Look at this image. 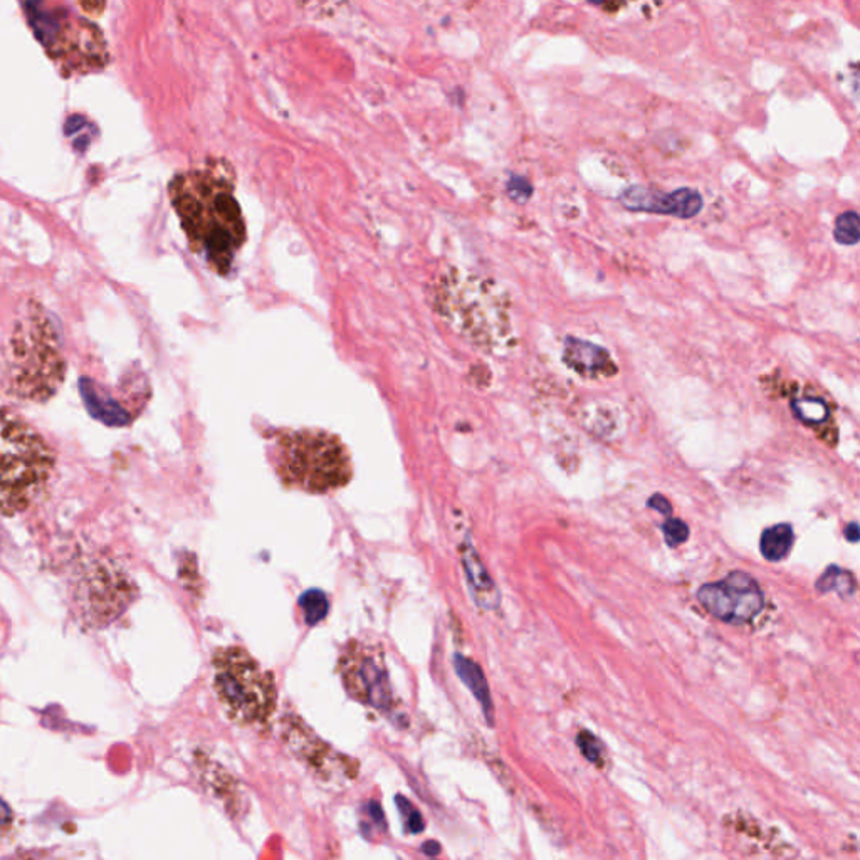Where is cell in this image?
Masks as SVG:
<instances>
[{"label":"cell","instance_id":"1","mask_svg":"<svg viewBox=\"0 0 860 860\" xmlns=\"http://www.w3.org/2000/svg\"><path fill=\"white\" fill-rule=\"evenodd\" d=\"M169 192L192 250L225 273L245 242L232 183L211 170H189L170 182Z\"/></svg>","mask_w":860,"mask_h":860},{"label":"cell","instance_id":"2","mask_svg":"<svg viewBox=\"0 0 860 860\" xmlns=\"http://www.w3.org/2000/svg\"><path fill=\"white\" fill-rule=\"evenodd\" d=\"M54 469V453L24 418L0 405V513L16 515L39 498Z\"/></svg>","mask_w":860,"mask_h":860},{"label":"cell","instance_id":"3","mask_svg":"<svg viewBox=\"0 0 860 860\" xmlns=\"http://www.w3.org/2000/svg\"><path fill=\"white\" fill-rule=\"evenodd\" d=\"M276 471L287 487L310 495L342 489L353 476L345 444L320 428H303L277 441Z\"/></svg>","mask_w":860,"mask_h":860},{"label":"cell","instance_id":"4","mask_svg":"<svg viewBox=\"0 0 860 860\" xmlns=\"http://www.w3.org/2000/svg\"><path fill=\"white\" fill-rule=\"evenodd\" d=\"M214 689L225 716L237 726H266L276 711L273 674L239 646L219 649L212 657Z\"/></svg>","mask_w":860,"mask_h":860},{"label":"cell","instance_id":"5","mask_svg":"<svg viewBox=\"0 0 860 860\" xmlns=\"http://www.w3.org/2000/svg\"><path fill=\"white\" fill-rule=\"evenodd\" d=\"M338 672L346 692L360 705L377 709L391 708L394 699L381 646L350 640L340 656Z\"/></svg>","mask_w":860,"mask_h":860},{"label":"cell","instance_id":"6","mask_svg":"<svg viewBox=\"0 0 860 860\" xmlns=\"http://www.w3.org/2000/svg\"><path fill=\"white\" fill-rule=\"evenodd\" d=\"M696 597L712 617L729 626L750 624L765 608V594L757 578L740 570L702 585Z\"/></svg>","mask_w":860,"mask_h":860},{"label":"cell","instance_id":"7","mask_svg":"<svg viewBox=\"0 0 860 860\" xmlns=\"http://www.w3.org/2000/svg\"><path fill=\"white\" fill-rule=\"evenodd\" d=\"M620 204L634 212H650V214L672 215L678 219H692L701 212L702 195L692 189H679V191L657 192L650 189H627L620 195Z\"/></svg>","mask_w":860,"mask_h":860},{"label":"cell","instance_id":"8","mask_svg":"<svg viewBox=\"0 0 860 860\" xmlns=\"http://www.w3.org/2000/svg\"><path fill=\"white\" fill-rule=\"evenodd\" d=\"M790 391L785 392V397L790 401L791 411L798 421L812 428L813 433L829 446H837L839 441V428L836 424L832 405L816 388H798L795 385H788Z\"/></svg>","mask_w":860,"mask_h":860},{"label":"cell","instance_id":"9","mask_svg":"<svg viewBox=\"0 0 860 860\" xmlns=\"http://www.w3.org/2000/svg\"><path fill=\"white\" fill-rule=\"evenodd\" d=\"M564 362L574 374L585 381H604L619 374V366L608 350L577 336L565 338Z\"/></svg>","mask_w":860,"mask_h":860},{"label":"cell","instance_id":"10","mask_svg":"<svg viewBox=\"0 0 860 860\" xmlns=\"http://www.w3.org/2000/svg\"><path fill=\"white\" fill-rule=\"evenodd\" d=\"M463 564L464 568H466L467 580H469L471 588H473L474 597L479 601L480 607H498V588H496L495 581L490 580L483 561L479 560L477 553L471 546H464L463 548Z\"/></svg>","mask_w":860,"mask_h":860},{"label":"cell","instance_id":"11","mask_svg":"<svg viewBox=\"0 0 860 860\" xmlns=\"http://www.w3.org/2000/svg\"><path fill=\"white\" fill-rule=\"evenodd\" d=\"M456 669L461 679L466 682L467 688L476 696L477 701L483 706V711L486 712L487 721L493 725V701H490L489 688H487L486 678H484L483 670L473 660L466 659V657L456 656Z\"/></svg>","mask_w":860,"mask_h":860},{"label":"cell","instance_id":"12","mask_svg":"<svg viewBox=\"0 0 860 860\" xmlns=\"http://www.w3.org/2000/svg\"><path fill=\"white\" fill-rule=\"evenodd\" d=\"M793 543V528L788 523H780L761 533L760 552L768 561H781L788 557Z\"/></svg>","mask_w":860,"mask_h":860},{"label":"cell","instance_id":"13","mask_svg":"<svg viewBox=\"0 0 860 860\" xmlns=\"http://www.w3.org/2000/svg\"><path fill=\"white\" fill-rule=\"evenodd\" d=\"M817 591L820 594H829V591H836L842 598H850L856 595L857 581L853 575L849 570L837 567V565H830L822 577L817 580Z\"/></svg>","mask_w":860,"mask_h":860},{"label":"cell","instance_id":"14","mask_svg":"<svg viewBox=\"0 0 860 860\" xmlns=\"http://www.w3.org/2000/svg\"><path fill=\"white\" fill-rule=\"evenodd\" d=\"M300 607L304 614V623L308 624V626H316V624L323 623L326 616H328V597L322 590L313 588V590L301 595Z\"/></svg>","mask_w":860,"mask_h":860},{"label":"cell","instance_id":"15","mask_svg":"<svg viewBox=\"0 0 860 860\" xmlns=\"http://www.w3.org/2000/svg\"><path fill=\"white\" fill-rule=\"evenodd\" d=\"M859 222V214L857 212L849 211L839 215L836 221V229H833L836 241L842 245H856L860 239Z\"/></svg>","mask_w":860,"mask_h":860},{"label":"cell","instance_id":"16","mask_svg":"<svg viewBox=\"0 0 860 860\" xmlns=\"http://www.w3.org/2000/svg\"><path fill=\"white\" fill-rule=\"evenodd\" d=\"M577 747L590 763L604 767L605 747L594 732L581 729L577 735Z\"/></svg>","mask_w":860,"mask_h":860},{"label":"cell","instance_id":"17","mask_svg":"<svg viewBox=\"0 0 860 860\" xmlns=\"http://www.w3.org/2000/svg\"><path fill=\"white\" fill-rule=\"evenodd\" d=\"M662 533L667 546H670V548H678L682 543L688 542L689 526L688 523L682 522V519L669 518L662 523Z\"/></svg>","mask_w":860,"mask_h":860},{"label":"cell","instance_id":"18","mask_svg":"<svg viewBox=\"0 0 860 860\" xmlns=\"http://www.w3.org/2000/svg\"><path fill=\"white\" fill-rule=\"evenodd\" d=\"M578 4L594 6V8L601 9L607 14H623V12L629 11L633 6H636L640 0H574Z\"/></svg>","mask_w":860,"mask_h":860},{"label":"cell","instance_id":"19","mask_svg":"<svg viewBox=\"0 0 860 860\" xmlns=\"http://www.w3.org/2000/svg\"><path fill=\"white\" fill-rule=\"evenodd\" d=\"M397 802L401 803L402 813H404L405 829L411 833H418L424 830V822H422L421 813L405 800V798L397 797Z\"/></svg>","mask_w":860,"mask_h":860},{"label":"cell","instance_id":"20","mask_svg":"<svg viewBox=\"0 0 860 860\" xmlns=\"http://www.w3.org/2000/svg\"><path fill=\"white\" fill-rule=\"evenodd\" d=\"M649 508L656 509L660 515L672 516V505L667 502L666 496L654 495L652 498L649 499Z\"/></svg>","mask_w":860,"mask_h":860},{"label":"cell","instance_id":"21","mask_svg":"<svg viewBox=\"0 0 860 860\" xmlns=\"http://www.w3.org/2000/svg\"><path fill=\"white\" fill-rule=\"evenodd\" d=\"M843 535H846L847 542L850 543H857L860 538L859 533V525H857L856 522L850 523V525H847L846 532H843Z\"/></svg>","mask_w":860,"mask_h":860},{"label":"cell","instance_id":"22","mask_svg":"<svg viewBox=\"0 0 860 860\" xmlns=\"http://www.w3.org/2000/svg\"><path fill=\"white\" fill-rule=\"evenodd\" d=\"M422 850H424V852L427 853V856H436V853H439V843L427 842L425 843V847Z\"/></svg>","mask_w":860,"mask_h":860},{"label":"cell","instance_id":"23","mask_svg":"<svg viewBox=\"0 0 860 860\" xmlns=\"http://www.w3.org/2000/svg\"><path fill=\"white\" fill-rule=\"evenodd\" d=\"M2 812H9V810L6 809L4 803H0V820H2Z\"/></svg>","mask_w":860,"mask_h":860}]
</instances>
